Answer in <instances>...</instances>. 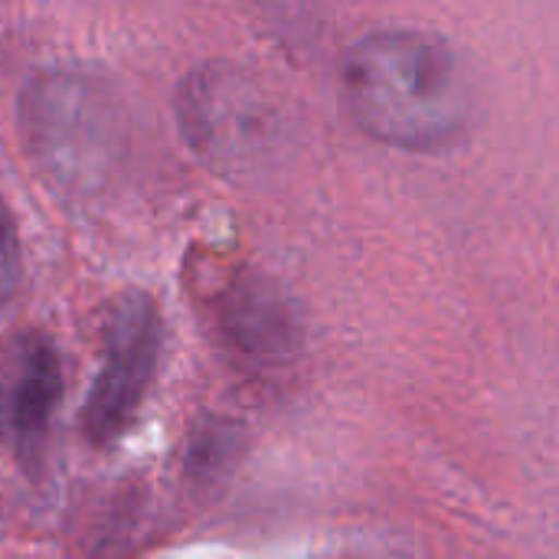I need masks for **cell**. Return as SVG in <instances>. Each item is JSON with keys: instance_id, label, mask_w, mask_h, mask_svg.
Here are the masks:
<instances>
[{"instance_id": "6da1fadb", "label": "cell", "mask_w": 559, "mask_h": 559, "mask_svg": "<svg viewBox=\"0 0 559 559\" xmlns=\"http://www.w3.org/2000/svg\"><path fill=\"white\" fill-rule=\"evenodd\" d=\"M354 121L406 151L455 144L478 118V85L465 56L423 26H383L360 36L341 69Z\"/></svg>"}, {"instance_id": "7a4b0ae2", "label": "cell", "mask_w": 559, "mask_h": 559, "mask_svg": "<svg viewBox=\"0 0 559 559\" xmlns=\"http://www.w3.org/2000/svg\"><path fill=\"white\" fill-rule=\"evenodd\" d=\"M160 311L141 288L111 298L102 324V360L82 406L88 442L108 445L141 409L160 360Z\"/></svg>"}, {"instance_id": "3957f363", "label": "cell", "mask_w": 559, "mask_h": 559, "mask_svg": "<svg viewBox=\"0 0 559 559\" xmlns=\"http://www.w3.org/2000/svg\"><path fill=\"white\" fill-rule=\"evenodd\" d=\"M23 141L56 180H82L102 167L108 111L79 75H43L23 92Z\"/></svg>"}, {"instance_id": "277c9868", "label": "cell", "mask_w": 559, "mask_h": 559, "mask_svg": "<svg viewBox=\"0 0 559 559\" xmlns=\"http://www.w3.org/2000/svg\"><path fill=\"white\" fill-rule=\"evenodd\" d=\"M177 115L193 151L216 167H236L265 147V108L255 88L223 62H206L187 75Z\"/></svg>"}, {"instance_id": "5b68a950", "label": "cell", "mask_w": 559, "mask_h": 559, "mask_svg": "<svg viewBox=\"0 0 559 559\" xmlns=\"http://www.w3.org/2000/svg\"><path fill=\"white\" fill-rule=\"evenodd\" d=\"M62 400V364L56 344L39 331H16L0 341V442L33 459L49 436Z\"/></svg>"}, {"instance_id": "8992f818", "label": "cell", "mask_w": 559, "mask_h": 559, "mask_svg": "<svg viewBox=\"0 0 559 559\" xmlns=\"http://www.w3.org/2000/svg\"><path fill=\"white\" fill-rule=\"evenodd\" d=\"M223 328L229 341L252 357H275L285 354L295 341V321L288 305L278 298L275 288L262 282L239 285L223 305Z\"/></svg>"}, {"instance_id": "52a82bcc", "label": "cell", "mask_w": 559, "mask_h": 559, "mask_svg": "<svg viewBox=\"0 0 559 559\" xmlns=\"http://www.w3.org/2000/svg\"><path fill=\"white\" fill-rule=\"evenodd\" d=\"M20 272H23V262H20V239H16V226L0 200V305H7L20 285Z\"/></svg>"}]
</instances>
